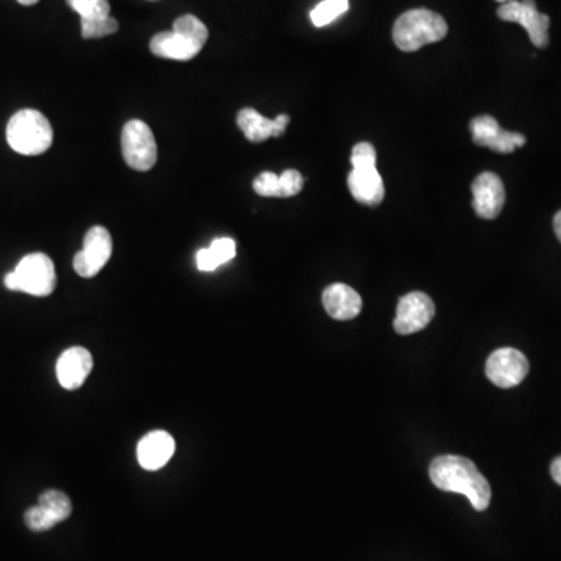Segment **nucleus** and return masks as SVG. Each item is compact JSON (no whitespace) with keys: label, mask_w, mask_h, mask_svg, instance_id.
Masks as SVG:
<instances>
[{"label":"nucleus","mask_w":561,"mask_h":561,"mask_svg":"<svg viewBox=\"0 0 561 561\" xmlns=\"http://www.w3.org/2000/svg\"><path fill=\"white\" fill-rule=\"evenodd\" d=\"M429 476L438 490L466 496L477 512L488 509L491 501L490 484L471 460L460 456L437 457L432 460Z\"/></svg>","instance_id":"nucleus-1"},{"label":"nucleus","mask_w":561,"mask_h":561,"mask_svg":"<svg viewBox=\"0 0 561 561\" xmlns=\"http://www.w3.org/2000/svg\"><path fill=\"white\" fill-rule=\"evenodd\" d=\"M448 35L443 16L426 8L406 11L393 25V41L403 52H417L427 44L438 43Z\"/></svg>","instance_id":"nucleus-2"},{"label":"nucleus","mask_w":561,"mask_h":561,"mask_svg":"<svg viewBox=\"0 0 561 561\" xmlns=\"http://www.w3.org/2000/svg\"><path fill=\"white\" fill-rule=\"evenodd\" d=\"M376 149L370 142H359L351 153L348 189L360 205L378 206L384 200L385 187L381 173L376 169Z\"/></svg>","instance_id":"nucleus-3"},{"label":"nucleus","mask_w":561,"mask_h":561,"mask_svg":"<svg viewBox=\"0 0 561 561\" xmlns=\"http://www.w3.org/2000/svg\"><path fill=\"white\" fill-rule=\"evenodd\" d=\"M7 141L19 155H43L53 142L52 125L39 111H18L8 122Z\"/></svg>","instance_id":"nucleus-4"},{"label":"nucleus","mask_w":561,"mask_h":561,"mask_svg":"<svg viewBox=\"0 0 561 561\" xmlns=\"http://www.w3.org/2000/svg\"><path fill=\"white\" fill-rule=\"evenodd\" d=\"M57 286V273L52 259L44 253L24 256L13 272L5 276V287L33 297H49Z\"/></svg>","instance_id":"nucleus-5"},{"label":"nucleus","mask_w":561,"mask_h":561,"mask_svg":"<svg viewBox=\"0 0 561 561\" xmlns=\"http://www.w3.org/2000/svg\"><path fill=\"white\" fill-rule=\"evenodd\" d=\"M122 156L131 169L147 172L158 159V147L152 128L142 120H130L122 130Z\"/></svg>","instance_id":"nucleus-6"},{"label":"nucleus","mask_w":561,"mask_h":561,"mask_svg":"<svg viewBox=\"0 0 561 561\" xmlns=\"http://www.w3.org/2000/svg\"><path fill=\"white\" fill-rule=\"evenodd\" d=\"M499 19L505 22H515L529 33L530 41L538 49L549 46V27L551 18L540 13L535 0H512L502 4L498 10Z\"/></svg>","instance_id":"nucleus-7"},{"label":"nucleus","mask_w":561,"mask_h":561,"mask_svg":"<svg viewBox=\"0 0 561 561\" xmlns=\"http://www.w3.org/2000/svg\"><path fill=\"white\" fill-rule=\"evenodd\" d=\"M113 255V239L103 226H92L83 239L82 251L74 258V269L82 278H94Z\"/></svg>","instance_id":"nucleus-8"},{"label":"nucleus","mask_w":561,"mask_h":561,"mask_svg":"<svg viewBox=\"0 0 561 561\" xmlns=\"http://www.w3.org/2000/svg\"><path fill=\"white\" fill-rule=\"evenodd\" d=\"M485 373L496 387L512 389L526 379L529 360L515 348H499L488 357Z\"/></svg>","instance_id":"nucleus-9"},{"label":"nucleus","mask_w":561,"mask_h":561,"mask_svg":"<svg viewBox=\"0 0 561 561\" xmlns=\"http://www.w3.org/2000/svg\"><path fill=\"white\" fill-rule=\"evenodd\" d=\"M435 317V304L429 295L412 292L404 295L396 307L395 331L399 336H410L423 331Z\"/></svg>","instance_id":"nucleus-10"},{"label":"nucleus","mask_w":561,"mask_h":561,"mask_svg":"<svg viewBox=\"0 0 561 561\" xmlns=\"http://www.w3.org/2000/svg\"><path fill=\"white\" fill-rule=\"evenodd\" d=\"M470 130L474 144L502 155L515 152L527 142L521 133L505 131L498 120L491 116H479L471 120Z\"/></svg>","instance_id":"nucleus-11"},{"label":"nucleus","mask_w":561,"mask_h":561,"mask_svg":"<svg viewBox=\"0 0 561 561\" xmlns=\"http://www.w3.org/2000/svg\"><path fill=\"white\" fill-rule=\"evenodd\" d=\"M68 4L82 18L83 38H103L119 30V22L111 16L108 0H68Z\"/></svg>","instance_id":"nucleus-12"},{"label":"nucleus","mask_w":561,"mask_h":561,"mask_svg":"<svg viewBox=\"0 0 561 561\" xmlns=\"http://www.w3.org/2000/svg\"><path fill=\"white\" fill-rule=\"evenodd\" d=\"M471 191H473V209L477 217L493 220L501 214L505 205V187L496 173H480L473 181Z\"/></svg>","instance_id":"nucleus-13"},{"label":"nucleus","mask_w":561,"mask_h":561,"mask_svg":"<svg viewBox=\"0 0 561 561\" xmlns=\"http://www.w3.org/2000/svg\"><path fill=\"white\" fill-rule=\"evenodd\" d=\"M94 367L91 353L82 346H72L64 351L57 362V378L66 390H77L85 384Z\"/></svg>","instance_id":"nucleus-14"},{"label":"nucleus","mask_w":561,"mask_h":561,"mask_svg":"<svg viewBox=\"0 0 561 561\" xmlns=\"http://www.w3.org/2000/svg\"><path fill=\"white\" fill-rule=\"evenodd\" d=\"M289 122L290 117L287 114H279L276 119H267L253 108H244L237 114V127L250 142H264L283 136Z\"/></svg>","instance_id":"nucleus-15"},{"label":"nucleus","mask_w":561,"mask_h":561,"mask_svg":"<svg viewBox=\"0 0 561 561\" xmlns=\"http://www.w3.org/2000/svg\"><path fill=\"white\" fill-rule=\"evenodd\" d=\"M177 443L166 431H153L144 435L138 445L139 465L147 471H158L169 463Z\"/></svg>","instance_id":"nucleus-16"},{"label":"nucleus","mask_w":561,"mask_h":561,"mask_svg":"<svg viewBox=\"0 0 561 561\" xmlns=\"http://www.w3.org/2000/svg\"><path fill=\"white\" fill-rule=\"evenodd\" d=\"M322 301L329 317L340 322L353 320L362 311V298L353 287L346 284L337 283L326 287Z\"/></svg>","instance_id":"nucleus-17"},{"label":"nucleus","mask_w":561,"mask_h":561,"mask_svg":"<svg viewBox=\"0 0 561 561\" xmlns=\"http://www.w3.org/2000/svg\"><path fill=\"white\" fill-rule=\"evenodd\" d=\"M202 49V44L173 30L158 33L150 41L153 55L166 60L189 61L197 57Z\"/></svg>","instance_id":"nucleus-18"},{"label":"nucleus","mask_w":561,"mask_h":561,"mask_svg":"<svg viewBox=\"0 0 561 561\" xmlns=\"http://www.w3.org/2000/svg\"><path fill=\"white\" fill-rule=\"evenodd\" d=\"M39 505L58 523H63L71 516L72 502L63 491L47 490L39 496Z\"/></svg>","instance_id":"nucleus-19"},{"label":"nucleus","mask_w":561,"mask_h":561,"mask_svg":"<svg viewBox=\"0 0 561 561\" xmlns=\"http://www.w3.org/2000/svg\"><path fill=\"white\" fill-rule=\"evenodd\" d=\"M350 10V0H323L311 11V21L315 27H326Z\"/></svg>","instance_id":"nucleus-20"},{"label":"nucleus","mask_w":561,"mask_h":561,"mask_svg":"<svg viewBox=\"0 0 561 561\" xmlns=\"http://www.w3.org/2000/svg\"><path fill=\"white\" fill-rule=\"evenodd\" d=\"M172 30L173 32L183 33L184 36L194 39L202 46H205L206 41H208L209 32L206 25L194 15L180 16L177 21L173 22Z\"/></svg>","instance_id":"nucleus-21"},{"label":"nucleus","mask_w":561,"mask_h":561,"mask_svg":"<svg viewBox=\"0 0 561 561\" xmlns=\"http://www.w3.org/2000/svg\"><path fill=\"white\" fill-rule=\"evenodd\" d=\"M208 250L212 261H214L217 269H219L220 265L226 264V262H230L231 259L236 258V240L231 239V237H219V239L212 242Z\"/></svg>","instance_id":"nucleus-22"},{"label":"nucleus","mask_w":561,"mask_h":561,"mask_svg":"<svg viewBox=\"0 0 561 561\" xmlns=\"http://www.w3.org/2000/svg\"><path fill=\"white\" fill-rule=\"evenodd\" d=\"M24 519L27 527L33 530V532H46V530L57 526V521H55V519L39 504L35 505V507H30V509L25 512Z\"/></svg>","instance_id":"nucleus-23"},{"label":"nucleus","mask_w":561,"mask_h":561,"mask_svg":"<svg viewBox=\"0 0 561 561\" xmlns=\"http://www.w3.org/2000/svg\"><path fill=\"white\" fill-rule=\"evenodd\" d=\"M304 178L298 170H284L279 175V197L289 198L303 191Z\"/></svg>","instance_id":"nucleus-24"},{"label":"nucleus","mask_w":561,"mask_h":561,"mask_svg":"<svg viewBox=\"0 0 561 561\" xmlns=\"http://www.w3.org/2000/svg\"><path fill=\"white\" fill-rule=\"evenodd\" d=\"M253 189L261 197H279V175L273 172L259 173L253 181Z\"/></svg>","instance_id":"nucleus-25"},{"label":"nucleus","mask_w":561,"mask_h":561,"mask_svg":"<svg viewBox=\"0 0 561 561\" xmlns=\"http://www.w3.org/2000/svg\"><path fill=\"white\" fill-rule=\"evenodd\" d=\"M551 474L552 479H554L558 485H561V456L557 457V459L552 462Z\"/></svg>","instance_id":"nucleus-26"},{"label":"nucleus","mask_w":561,"mask_h":561,"mask_svg":"<svg viewBox=\"0 0 561 561\" xmlns=\"http://www.w3.org/2000/svg\"><path fill=\"white\" fill-rule=\"evenodd\" d=\"M554 231H555V236H557V239L560 240L561 242V211H558L557 214H555Z\"/></svg>","instance_id":"nucleus-27"},{"label":"nucleus","mask_w":561,"mask_h":561,"mask_svg":"<svg viewBox=\"0 0 561 561\" xmlns=\"http://www.w3.org/2000/svg\"><path fill=\"white\" fill-rule=\"evenodd\" d=\"M18 2L25 7H32V5L38 4L39 0H18Z\"/></svg>","instance_id":"nucleus-28"},{"label":"nucleus","mask_w":561,"mask_h":561,"mask_svg":"<svg viewBox=\"0 0 561 561\" xmlns=\"http://www.w3.org/2000/svg\"><path fill=\"white\" fill-rule=\"evenodd\" d=\"M501 4H507V2H512V0H498Z\"/></svg>","instance_id":"nucleus-29"}]
</instances>
